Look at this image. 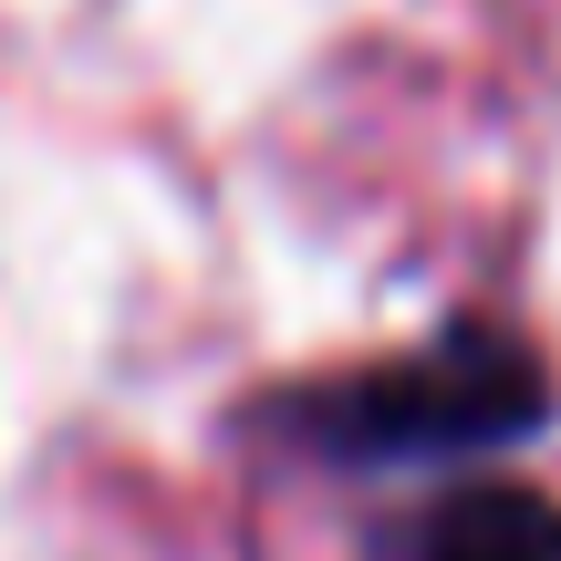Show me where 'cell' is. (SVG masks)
Wrapping results in <instances>:
<instances>
[{
	"label": "cell",
	"instance_id": "1",
	"mask_svg": "<svg viewBox=\"0 0 561 561\" xmlns=\"http://www.w3.org/2000/svg\"><path fill=\"white\" fill-rule=\"evenodd\" d=\"M551 416V375L510 333H447L426 354H396L375 375L322 385L291 405V437L343 468H396V458H479Z\"/></svg>",
	"mask_w": 561,
	"mask_h": 561
},
{
	"label": "cell",
	"instance_id": "2",
	"mask_svg": "<svg viewBox=\"0 0 561 561\" xmlns=\"http://www.w3.org/2000/svg\"><path fill=\"white\" fill-rule=\"evenodd\" d=\"M405 561H561V510L541 489H458L416 520Z\"/></svg>",
	"mask_w": 561,
	"mask_h": 561
}]
</instances>
